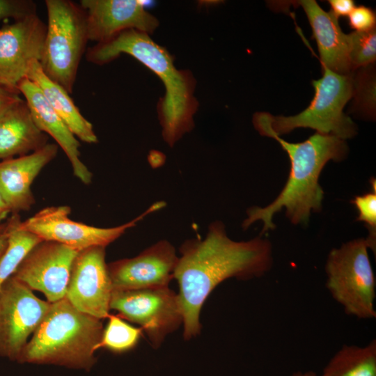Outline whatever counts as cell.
I'll list each match as a JSON object with an SVG mask.
<instances>
[{"label":"cell","instance_id":"6da1fadb","mask_svg":"<svg viewBox=\"0 0 376 376\" xmlns=\"http://www.w3.org/2000/svg\"><path fill=\"white\" fill-rule=\"evenodd\" d=\"M180 253L173 278L179 285L185 340L200 333L201 308L219 284L230 278L261 277L273 263L269 240L260 237L248 241L233 240L220 221L210 224L204 239L186 240Z\"/></svg>","mask_w":376,"mask_h":376},{"label":"cell","instance_id":"7a4b0ae2","mask_svg":"<svg viewBox=\"0 0 376 376\" xmlns=\"http://www.w3.org/2000/svg\"><path fill=\"white\" fill-rule=\"evenodd\" d=\"M85 54L88 62L99 65L126 54L157 75L165 88L164 95L157 103L158 118L163 139L170 147L194 129V116L199 105L194 96L196 79L189 70L178 69L171 54L149 34L125 30L88 48Z\"/></svg>","mask_w":376,"mask_h":376},{"label":"cell","instance_id":"3957f363","mask_svg":"<svg viewBox=\"0 0 376 376\" xmlns=\"http://www.w3.org/2000/svg\"><path fill=\"white\" fill-rule=\"evenodd\" d=\"M290 159V170L287 182L274 201L268 205L254 206L246 211L242 224L244 230L252 224L263 223L261 234L273 230L274 215L285 209V214L294 224H307L311 212L322 208L324 191L319 177L327 163L345 159L347 146L343 140L331 134L315 132L303 142L291 143L274 136Z\"/></svg>","mask_w":376,"mask_h":376},{"label":"cell","instance_id":"277c9868","mask_svg":"<svg viewBox=\"0 0 376 376\" xmlns=\"http://www.w3.org/2000/svg\"><path fill=\"white\" fill-rule=\"evenodd\" d=\"M103 329L102 320L77 310L65 297L50 303L18 362L89 370Z\"/></svg>","mask_w":376,"mask_h":376},{"label":"cell","instance_id":"5b68a950","mask_svg":"<svg viewBox=\"0 0 376 376\" xmlns=\"http://www.w3.org/2000/svg\"><path fill=\"white\" fill-rule=\"evenodd\" d=\"M322 68V77L312 82L315 95L308 107L290 116L256 113L253 117L256 130L269 138L281 136L297 128H311L343 140L354 136L356 125L343 112L344 107L354 96L353 77L352 74H338L324 66Z\"/></svg>","mask_w":376,"mask_h":376},{"label":"cell","instance_id":"8992f818","mask_svg":"<svg viewBox=\"0 0 376 376\" xmlns=\"http://www.w3.org/2000/svg\"><path fill=\"white\" fill-rule=\"evenodd\" d=\"M45 6L47 24L39 63L50 79L72 93L89 40L86 14L70 0H46Z\"/></svg>","mask_w":376,"mask_h":376},{"label":"cell","instance_id":"52a82bcc","mask_svg":"<svg viewBox=\"0 0 376 376\" xmlns=\"http://www.w3.org/2000/svg\"><path fill=\"white\" fill-rule=\"evenodd\" d=\"M365 238L334 248L328 254L326 288L344 312L359 320L376 318V281Z\"/></svg>","mask_w":376,"mask_h":376},{"label":"cell","instance_id":"ba28073f","mask_svg":"<svg viewBox=\"0 0 376 376\" xmlns=\"http://www.w3.org/2000/svg\"><path fill=\"white\" fill-rule=\"evenodd\" d=\"M166 205L164 201H157L132 220L109 228L96 227L71 219L69 206H51L21 221L19 227L34 234L42 241L58 242L77 251L93 246L106 248L146 216Z\"/></svg>","mask_w":376,"mask_h":376},{"label":"cell","instance_id":"9c48e42d","mask_svg":"<svg viewBox=\"0 0 376 376\" xmlns=\"http://www.w3.org/2000/svg\"><path fill=\"white\" fill-rule=\"evenodd\" d=\"M111 309L122 319L139 324L154 348L182 324L178 295L169 286L113 290Z\"/></svg>","mask_w":376,"mask_h":376},{"label":"cell","instance_id":"30bf717a","mask_svg":"<svg viewBox=\"0 0 376 376\" xmlns=\"http://www.w3.org/2000/svg\"><path fill=\"white\" fill-rule=\"evenodd\" d=\"M49 306L13 276L3 283L0 288V357L18 362Z\"/></svg>","mask_w":376,"mask_h":376},{"label":"cell","instance_id":"8fae6325","mask_svg":"<svg viewBox=\"0 0 376 376\" xmlns=\"http://www.w3.org/2000/svg\"><path fill=\"white\" fill-rule=\"evenodd\" d=\"M113 287L105 260V247L78 252L71 268L66 298L79 311L100 320L109 315Z\"/></svg>","mask_w":376,"mask_h":376},{"label":"cell","instance_id":"7c38bea8","mask_svg":"<svg viewBox=\"0 0 376 376\" xmlns=\"http://www.w3.org/2000/svg\"><path fill=\"white\" fill-rule=\"evenodd\" d=\"M46 28L36 13L0 29L1 86L19 92L31 63L40 60Z\"/></svg>","mask_w":376,"mask_h":376},{"label":"cell","instance_id":"4fadbf2b","mask_svg":"<svg viewBox=\"0 0 376 376\" xmlns=\"http://www.w3.org/2000/svg\"><path fill=\"white\" fill-rule=\"evenodd\" d=\"M78 252L58 242L41 241L26 255L13 276L54 303L66 295L72 265Z\"/></svg>","mask_w":376,"mask_h":376},{"label":"cell","instance_id":"5bb4252c","mask_svg":"<svg viewBox=\"0 0 376 376\" xmlns=\"http://www.w3.org/2000/svg\"><path fill=\"white\" fill-rule=\"evenodd\" d=\"M178 260L172 244L162 240L135 257L113 261L107 265L113 290L169 286Z\"/></svg>","mask_w":376,"mask_h":376},{"label":"cell","instance_id":"9a60e30c","mask_svg":"<svg viewBox=\"0 0 376 376\" xmlns=\"http://www.w3.org/2000/svg\"><path fill=\"white\" fill-rule=\"evenodd\" d=\"M86 14L88 40L104 42L128 29L152 34L158 19L136 0H81Z\"/></svg>","mask_w":376,"mask_h":376},{"label":"cell","instance_id":"2e32d148","mask_svg":"<svg viewBox=\"0 0 376 376\" xmlns=\"http://www.w3.org/2000/svg\"><path fill=\"white\" fill-rule=\"evenodd\" d=\"M57 152V144L47 143L31 153L0 160V193L11 213L31 207L35 203L32 183Z\"/></svg>","mask_w":376,"mask_h":376},{"label":"cell","instance_id":"e0dca14e","mask_svg":"<svg viewBox=\"0 0 376 376\" xmlns=\"http://www.w3.org/2000/svg\"><path fill=\"white\" fill-rule=\"evenodd\" d=\"M38 128L52 137L66 155L73 173L81 182H91L93 174L81 160L78 139L51 107L40 88L27 77L17 86Z\"/></svg>","mask_w":376,"mask_h":376},{"label":"cell","instance_id":"ac0fdd59","mask_svg":"<svg viewBox=\"0 0 376 376\" xmlns=\"http://www.w3.org/2000/svg\"><path fill=\"white\" fill-rule=\"evenodd\" d=\"M303 8L315 39L322 66L340 75L352 74L347 35L341 30L338 18L322 9L315 0L289 1Z\"/></svg>","mask_w":376,"mask_h":376},{"label":"cell","instance_id":"d6986e66","mask_svg":"<svg viewBox=\"0 0 376 376\" xmlns=\"http://www.w3.org/2000/svg\"><path fill=\"white\" fill-rule=\"evenodd\" d=\"M22 100L0 117V160L31 153L47 143Z\"/></svg>","mask_w":376,"mask_h":376},{"label":"cell","instance_id":"ffe728a7","mask_svg":"<svg viewBox=\"0 0 376 376\" xmlns=\"http://www.w3.org/2000/svg\"><path fill=\"white\" fill-rule=\"evenodd\" d=\"M27 78L40 88L51 107L78 140L87 143L98 141L93 125L81 113L70 93L44 73L38 61L31 63Z\"/></svg>","mask_w":376,"mask_h":376},{"label":"cell","instance_id":"44dd1931","mask_svg":"<svg viewBox=\"0 0 376 376\" xmlns=\"http://www.w3.org/2000/svg\"><path fill=\"white\" fill-rule=\"evenodd\" d=\"M319 376H376V340L365 345H343Z\"/></svg>","mask_w":376,"mask_h":376},{"label":"cell","instance_id":"7402d4cb","mask_svg":"<svg viewBox=\"0 0 376 376\" xmlns=\"http://www.w3.org/2000/svg\"><path fill=\"white\" fill-rule=\"evenodd\" d=\"M20 217L13 214L8 220L7 248L0 260V288L16 270L26 255L42 240L19 227Z\"/></svg>","mask_w":376,"mask_h":376},{"label":"cell","instance_id":"603a6c76","mask_svg":"<svg viewBox=\"0 0 376 376\" xmlns=\"http://www.w3.org/2000/svg\"><path fill=\"white\" fill-rule=\"evenodd\" d=\"M98 349L105 348L120 354L132 350L138 344L143 330L130 325L118 315L108 316Z\"/></svg>","mask_w":376,"mask_h":376},{"label":"cell","instance_id":"cb8c5ba5","mask_svg":"<svg viewBox=\"0 0 376 376\" xmlns=\"http://www.w3.org/2000/svg\"><path fill=\"white\" fill-rule=\"evenodd\" d=\"M352 70L367 66L376 59V31H353L347 34Z\"/></svg>","mask_w":376,"mask_h":376},{"label":"cell","instance_id":"d4e9b609","mask_svg":"<svg viewBox=\"0 0 376 376\" xmlns=\"http://www.w3.org/2000/svg\"><path fill=\"white\" fill-rule=\"evenodd\" d=\"M372 191L357 196L351 201L359 211L357 221L365 223L368 235L366 239L369 249L375 255L376 252V181L370 180Z\"/></svg>","mask_w":376,"mask_h":376},{"label":"cell","instance_id":"484cf974","mask_svg":"<svg viewBox=\"0 0 376 376\" xmlns=\"http://www.w3.org/2000/svg\"><path fill=\"white\" fill-rule=\"evenodd\" d=\"M36 14L35 2L29 0H0V21L9 17L15 20Z\"/></svg>","mask_w":376,"mask_h":376},{"label":"cell","instance_id":"4316f807","mask_svg":"<svg viewBox=\"0 0 376 376\" xmlns=\"http://www.w3.org/2000/svg\"><path fill=\"white\" fill-rule=\"evenodd\" d=\"M348 22L354 31H368L375 29L376 16L370 8L359 6L348 15Z\"/></svg>","mask_w":376,"mask_h":376},{"label":"cell","instance_id":"83f0119b","mask_svg":"<svg viewBox=\"0 0 376 376\" xmlns=\"http://www.w3.org/2000/svg\"><path fill=\"white\" fill-rule=\"evenodd\" d=\"M19 93V92L0 85V117L10 107L22 100Z\"/></svg>","mask_w":376,"mask_h":376},{"label":"cell","instance_id":"f1b7e54d","mask_svg":"<svg viewBox=\"0 0 376 376\" xmlns=\"http://www.w3.org/2000/svg\"><path fill=\"white\" fill-rule=\"evenodd\" d=\"M328 2L331 7L330 13L338 19L348 16L355 7L352 0H329Z\"/></svg>","mask_w":376,"mask_h":376},{"label":"cell","instance_id":"f546056e","mask_svg":"<svg viewBox=\"0 0 376 376\" xmlns=\"http://www.w3.org/2000/svg\"><path fill=\"white\" fill-rule=\"evenodd\" d=\"M8 240V226L6 222V228L5 231L0 235V260L4 253L7 246Z\"/></svg>","mask_w":376,"mask_h":376},{"label":"cell","instance_id":"4dcf8cb0","mask_svg":"<svg viewBox=\"0 0 376 376\" xmlns=\"http://www.w3.org/2000/svg\"><path fill=\"white\" fill-rule=\"evenodd\" d=\"M10 213V210L0 193V222L6 219Z\"/></svg>","mask_w":376,"mask_h":376},{"label":"cell","instance_id":"1f68e13d","mask_svg":"<svg viewBox=\"0 0 376 376\" xmlns=\"http://www.w3.org/2000/svg\"><path fill=\"white\" fill-rule=\"evenodd\" d=\"M290 376H319L315 372L312 370L307 371H297L293 373Z\"/></svg>","mask_w":376,"mask_h":376},{"label":"cell","instance_id":"d6a6232c","mask_svg":"<svg viewBox=\"0 0 376 376\" xmlns=\"http://www.w3.org/2000/svg\"><path fill=\"white\" fill-rule=\"evenodd\" d=\"M6 228V222L3 224H0V235L2 234Z\"/></svg>","mask_w":376,"mask_h":376}]
</instances>
